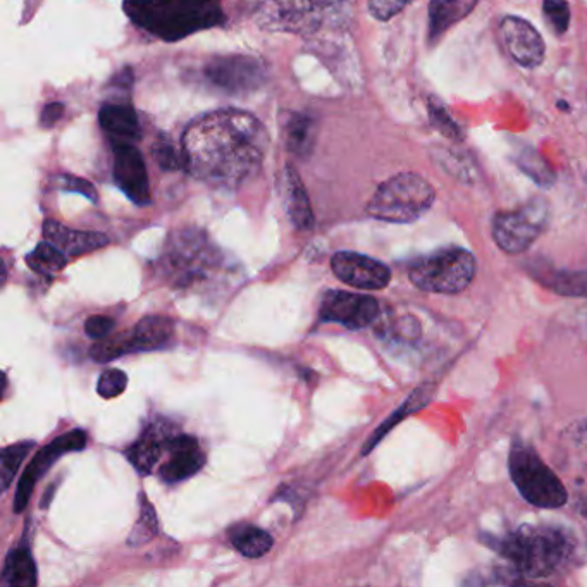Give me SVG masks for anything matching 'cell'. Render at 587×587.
<instances>
[{"instance_id":"cell-1","label":"cell","mask_w":587,"mask_h":587,"mask_svg":"<svg viewBox=\"0 0 587 587\" xmlns=\"http://www.w3.org/2000/svg\"><path fill=\"white\" fill-rule=\"evenodd\" d=\"M269 136L259 119L238 109L204 114L186 128L185 169L216 188L235 190L259 173Z\"/></svg>"},{"instance_id":"cell-2","label":"cell","mask_w":587,"mask_h":587,"mask_svg":"<svg viewBox=\"0 0 587 587\" xmlns=\"http://www.w3.org/2000/svg\"><path fill=\"white\" fill-rule=\"evenodd\" d=\"M123 9L136 26L166 42L224 23L221 0H124Z\"/></svg>"},{"instance_id":"cell-3","label":"cell","mask_w":587,"mask_h":587,"mask_svg":"<svg viewBox=\"0 0 587 587\" xmlns=\"http://www.w3.org/2000/svg\"><path fill=\"white\" fill-rule=\"evenodd\" d=\"M520 574L538 579L551 575L569 557L570 539L557 527L522 526L493 543Z\"/></svg>"},{"instance_id":"cell-4","label":"cell","mask_w":587,"mask_h":587,"mask_svg":"<svg viewBox=\"0 0 587 587\" xmlns=\"http://www.w3.org/2000/svg\"><path fill=\"white\" fill-rule=\"evenodd\" d=\"M223 267V255L198 229H181L169 236L157 272L176 288L192 286L211 278Z\"/></svg>"},{"instance_id":"cell-5","label":"cell","mask_w":587,"mask_h":587,"mask_svg":"<svg viewBox=\"0 0 587 587\" xmlns=\"http://www.w3.org/2000/svg\"><path fill=\"white\" fill-rule=\"evenodd\" d=\"M434 198L433 186L422 176L398 174L377 188L367 204V214L386 223H414L433 207Z\"/></svg>"},{"instance_id":"cell-6","label":"cell","mask_w":587,"mask_h":587,"mask_svg":"<svg viewBox=\"0 0 587 587\" xmlns=\"http://www.w3.org/2000/svg\"><path fill=\"white\" fill-rule=\"evenodd\" d=\"M408 278L419 290L455 295L476 278V259L465 248H441L412 262Z\"/></svg>"},{"instance_id":"cell-7","label":"cell","mask_w":587,"mask_h":587,"mask_svg":"<svg viewBox=\"0 0 587 587\" xmlns=\"http://www.w3.org/2000/svg\"><path fill=\"white\" fill-rule=\"evenodd\" d=\"M510 476L520 495L539 508H560L567 503V489L531 446L515 443L510 450Z\"/></svg>"},{"instance_id":"cell-8","label":"cell","mask_w":587,"mask_h":587,"mask_svg":"<svg viewBox=\"0 0 587 587\" xmlns=\"http://www.w3.org/2000/svg\"><path fill=\"white\" fill-rule=\"evenodd\" d=\"M343 0H260V25L274 31L309 35L319 30Z\"/></svg>"},{"instance_id":"cell-9","label":"cell","mask_w":587,"mask_h":587,"mask_svg":"<svg viewBox=\"0 0 587 587\" xmlns=\"http://www.w3.org/2000/svg\"><path fill=\"white\" fill-rule=\"evenodd\" d=\"M550 219L548 204L534 198L517 211L500 212L493 221V238L507 254H522L538 240Z\"/></svg>"},{"instance_id":"cell-10","label":"cell","mask_w":587,"mask_h":587,"mask_svg":"<svg viewBox=\"0 0 587 587\" xmlns=\"http://www.w3.org/2000/svg\"><path fill=\"white\" fill-rule=\"evenodd\" d=\"M205 76L219 90L240 95L262 87L266 81V66L255 57H217L207 64Z\"/></svg>"},{"instance_id":"cell-11","label":"cell","mask_w":587,"mask_h":587,"mask_svg":"<svg viewBox=\"0 0 587 587\" xmlns=\"http://www.w3.org/2000/svg\"><path fill=\"white\" fill-rule=\"evenodd\" d=\"M85 446H87V433L81 429L62 434L52 443L44 446L28 464L25 474L19 481L16 498H14V512L21 513L28 507V501H30L31 493H33L38 479L47 474L50 467L56 464L59 458L68 455V453L81 452Z\"/></svg>"},{"instance_id":"cell-12","label":"cell","mask_w":587,"mask_h":587,"mask_svg":"<svg viewBox=\"0 0 587 587\" xmlns=\"http://www.w3.org/2000/svg\"><path fill=\"white\" fill-rule=\"evenodd\" d=\"M379 316V303L367 295L331 290L319 307L321 322H334L347 329H364Z\"/></svg>"},{"instance_id":"cell-13","label":"cell","mask_w":587,"mask_h":587,"mask_svg":"<svg viewBox=\"0 0 587 587\" xmlns=\"http://www.w3.org/2000/svg\"><path fill=\"white\" fill-rule=\"evenodd\" d=\"M114 149V167L112 176L116 185L128 195L136 205H149L150 197L149 173L140 150L130 142H112Z\"/></svg>"},{"instance_id":"cell-14","label":"cell","mask_w":587,"mask_h":587,"mask_svg":"<svg viewBox=\"0 0 587 587\" xmlns=\"http://www.w3.org/2000/svg\"><path fill=\"white\" fill-rule=\"evenodd\" d=\"M331 267L336 278L353 288L383 290L390 285V267L367 255L338 252L331 259Z\"/></svg>"},{"instance_id":"cell-15","label":"cell","mask_w":587,"mask_h":587,"mask_svg":"<svg viewBox=\"0 0 587 587\" xmlns=\"http://www.w3.org/2000/svg\"><path fill=\"white\" fill-rule=\"evenodd\" d=\"M500 35L508 54L522 68H538L544 61L546 47L543 38L526 19L505 16L501 19Z\"/></svg>"},{"instance_id":"cell-16","label":"cell","mask_w":587,"mask_h":587,"mask_svg":"<svg viewBox=\"0 0 587 587\" xmlns=\"http://www.w3.org/2000/svg\"><path fill=\"white\" fill-rule=\"evenodd\" d=\"M204 464L205 455L200 450L197 439L188 434H176L169 443L167 460L161 465L159 476L167 484H176L195 476Z\"/></svg>"},{"instance_id":"cell-17","label":"cell","mask_w":587,"mask_h":587,"mask_svg":"<svg viewBox=\"0 0 587 587\" xmlns=\"http://www.w3.org/2000/svg\"><path fill=\"white\" fill-rule=\"evenodd\" d=\"M174 436L176 433L169 422H154L128 448L126 457L140 474L149 476L155 465L159 464L162 457L166 455L169 443Z\"/></svg>"},{"instance_id":"cell-18","label":"cell","mask_w":587,"mask_h":587,"mask_svg":"<svg viewBox=\"0 0 587 587\" xmlns=\"http://www.w3.org/2000/svg\"><path fill=\"white\" fill-rule=\"evenodd\" d=\"M44 236L45 240L50 241L68 257L90 254L109 245V238L104 233L66 228L57 221H45Z\"/></svg>"},{"instance_id":"cell-19","label":"cell","mask_w":587,"mask_h":587,"mask_svg":"<svg viewBox=\"0 0 587 587\" xmlns=\"http://www.w3.org/2000/svg\"><path fill=\"white\" fill-rule=\"evenodd\" d=\"M100 126L111 136L112 142H136L142 138L140 121L133 107L126 104H107L100 109Z\"/></svg>"},{"instance_id":"cell-20","label":"cell","mask_w":587,"mask_h":587,"mask_svg":"<svg viewBox=\"0 0 587 587\" xmlns=\"http://www.w3.org/2000/svg\"><path fill=\"white\" fill-rule=\"evenodd\" d=\"M283 186H285L283 197H285L286 212L290 216L291 223L303 231L314 228V212L310 207L309 195L297 171L291 166H286Z\"/></svg>"},{"instance_id":"cell-21","label":"cell","mask_w":587,"mask_h":587,"mask_svg":"<svg viewBox=\"0 0 587 587\" xmlns=\"http://www.w3.org/2000/svg\"><path fill=\"white\" fill-rule=\"evenodd\" d=\"M477 0H431L429 4V38L438 42L452 26L467 18Z\"/></svg>"},{"instance_id":"cell-22","label":"cell","mask_w":587,"mask_h":587,"mask_svg":"<svg viewBox=\"0 0 587 587\" xmlns=\"http://www.w3.org/2000/svg\"><path fill=\"white\" fill-rule=\"evenodd\" d=\"M136 353L166 348L174 338V322L169 317H143L131 331Z\"/></svg>"},{"instance_id":"cell-23","label":"cell","mask_w":587,"mask_h":587,"mask_svg":"<svg viewBox=\"0 0 587 587\" xmlns=\"http://www.w3.org/2000/svg\"><path fill=\"white\" fill-rule=\"evenodd\" d=\"M231 544L235 550L245 558H260L271 551L274 539L269 532L252 526V524H241L229 532Z\"/></svg>"},{"instance_id":"cell-24","label":"cell","mask_w":587,"mask_h":587,"mask_svg":"<svg viewBox=\"0 0 587 587\" xmlns=\"http://www.w3.org/2000/svg\"><path fill=\"white\" fill-rule=\"evenodd\" d=\"M2 582L7 586H37V567L26 546H19L7 555Z\"/></svg>"},{"instance_id":"cell-25","label":"cell","mask_w":587,"mask_h":587,"mask_svg":"<svg viewBox=\"0 0 587 587\" xmlns=\"http://www.w3.org/2000/svg\"><path fill=\"white\" fill-rule=\"evenodd\" d=\"M26 264L31 271L37 272L40 276L52 278L68 266V255L62 254L59 248L45 240L38 243L35 250L26 255Z\"/></svg>"},{"instance_id":"cell-26","label":"cell","mask_w":587,"mask_h":587,"mask_svg":"<svg viewBox=\"0 0 587 587\" xmlns=\"http://www.w3.org/2000/svg\"><path fill=\"white\" fill-rule=\"evenodd\" d=\"M136 353L135 341L130 333H119L114 336H106L102 340H97L90 348V357L99 364H107L112 360L119 359L123 355Z\"/></svg>"},{"instance_id":"cell-27","label":"cell","mask_w":587,"mask_h":587,"mask_svg":"<svg viewBox=\"0 0 587 587\" xmlns=\"http://www.w3.org/2000/svg\"><path fill=\"white\" fill-rule=\"evenodd\" d=\"M288 135V149L295 155L307 157L314 149V121L305 114L291 116L290 123L286 126Z\"/></svg>"},{"instance_id":"cell-28","label":"cell","mask_w":587,"mask_h":587,"mask_svg":"<svg viewBox=\"0 0 587 587\" xmlns=\"http://www.w3.org/2000/svg\"><path fill=\"white\" fill-rule=\"evenodd\" d=\"M543 283L563 297H587V271L550 272Z\"/></svg>"},{"instance_id":"cell-29","label":"cell","mask_w":587,"mask_h":587,"mask_svg":"<svg viewBox=\"0 0 587 587\" xmlns=\"http://www.w3.org/2000/svg\"><path fill=\"white\" fill-rule=\"evenodd\" d=\"M140 500H142L140 513H138V519H136L135 526L131 529L130 538H128L130 546H143V544L150 543L159 534V519H157L154 505L145 498V495L140 496Z\"/></svg>"},{"instance_id":"cell-30","label":"cell","mask_w":587,"mask_h":587,"mask_svg":"<svg viewBox=\"0 0 587 587\" xmlns=\"http://www.w3.org/2000/svg\"><path fill=\"white\" fill-rule=\"evenodd\" d=\"M427 400H429V395H427L426 388H419V390L415 391L410 395L407 402L403 403L402 407L396 410L395 415H391L388 421L384 422L383 426L377 429L376 433L372 434L371 439H369V443L364 446V455L367 453L372 452V448L381 441V439L386 436V433L390 431L391 427L396 426L398 422L402 421L403 417L408 414H412L415 410H419V408L424 407L426 405Z\"/></svg>"},{"instance_id":"cell-31","label":"cell","mask_w":587,"mask_h":587,"mask_svg":"<svg viewBox=\"0 0 587 587\" xmlns=\"http://www.w3.org/2000/svg\"><path fill=\"white\" fill-rule=\"evenodd\" d=\"M31 448H35L33 441H23L16 445L6 446L2 450V464H0V479H2V491H7L13 482L16 472L25 462Z\"/></svg>"},{"instance_id":"cell-32","label":"cell","mask_w":587,"mask_h":587,"mask_svg":"<svg viewBox=\"0 0 587 587\" xmlns=\"http://www.w3.org/2000/svg\"><path fill=\"white\" fill-rule=\"evenodd\" d=\"M154 157L157 164L166 169V171H176L185 167V157H183V150L176 149L174 143L171 142V138L166 135H161L157 138V142L154 145Z\"/></svg>"},{"instance_id":"cell-33","label":"cell","mask_w":587,"mask_h":587,"mask_svg":"<svg viewBox=\"0 0 587 587\" xmlns=\"http://www.w3.org/2000/svg\"><path fill=\"white\" fill-rule=\"evenodd\" d=\"M126 388H128V376L119 369H107L100 374L97 381V393L106 400L118 398L119 395H123Z\"/></svg>"},{"instance_id":"cell-34","label":"cell","mask_w":587,"mask_h":587,"mask_svg":"<svg viewBox=\"0 0 587 587\" xmlns=\"http://www.w3.org/2000/svg\"><path fill=\"white\" fill-rule=\"evenodd\" d=\"M543 13L557 35H563L569 30L570 9L567 0H544Z\"/></svg>"},{"instance_id":"cell-35","label":"cell","mask_w":587,"mask_h":587,"mask_svg":"<svg viewBox=\"0 0 587 587\" xmlns=\"http://www.w3.org/2000/svg\"><path fill=\"white\" fill-rule=\"evenodd\" d=\"M536 152H527L524 155V159H520L519 164L529 176H532L536 183L539 185L548 186L553 181V173L546 167L541 159H538V155H534Z\"/></svg>"},{"instance_id":"cell-36","label":"cell","mask_w":587,"mask_h":587,"mask_svg":"<svg viewBox=\"0 0 587 587\" xmlns=\"http://www.w3.org/2000/svg\"><path fill=\"white\" fill-rule=\"evenodd\" d=\"M414 0H369V9L372 16L379 21H388L402 13L403 9L412 4Z\"/></svg>"},{"instance_id":"cell-37","label":"cell","mask_w":587,"mask_h":587,"mask_svg":"<svg viewBox=\"0 0 587 587\" xmlns=\"http://www.w3.org/2000/svg\"><path fill=\"white\" fill-rule=\"evenodd\" d=\"M57 183L61 185L62 190L80 193L83 197H87L88 200L97 202V190L93 188L90 181L83 180V178H76V176H71V174H64V176L57 178Z\"/></svg>"},{"instance_id":"cell-38","label":"cell","mask_w":587,"mask_h":587,"mask_svg":"<svg viewBox=\"0 0 587 587\" xmlns=\"http://www.w3.org/2000/svg\"><path fill=\"white\" fill-rule=\"evenodd\" d=\"M431 121L433 126L439 133H443L445 136H452V138H460V130H458L457 124L453 123L452 118L446 114L441 107L431 106Z\"/></svg>"},{"instance_id":"cell-39","label":"cell","mask_w":587,"mask_h":587,"mask_svg":"<svg viewBox=\"0 0 587 587\" xmlns=\"http://www.w3.org/2000/svg\"><path fill=\"white\" fill-rule=\"evenodd\" d=\"M114 328V321L111 317L93 316L85 322V333L92 338V340H102L111 334Z\"/></svg>"},{"instance_id":"cell-40","label":"cell","mask_w":587,"mask_h":587,"mask_svg":"<svg viewBox=\"0 0 587 587\" xmlns=\"http://www.w3.org/2000/svg\"><path fill=\"white\" fill-rule=\"evenodd\" d=\"M62 114H64V106L62 104H49V106L45 107L44 112H42V116H40V124L44 126V128H50V126H54V124L62 118Z\"/></svg>"},{"instance_id":"cell-41","label":"cell","mask_w":587,"mask_h":587,"mask_svg":"<svg viewBox=\"0 0 587 587\" xmlns=\"http://www.w3.org/2000/svg\"><path fill=\"white\" fill-rule=\"evenodd\" d=\"M577 436H579V439H581L582 445L586 446L587 448V421L586 424L582 426L581 433L577 434Z\"/></svg>"}]
</instances>
